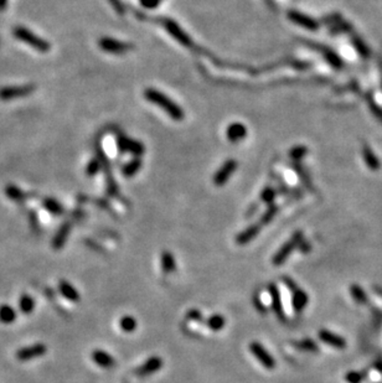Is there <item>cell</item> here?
Instances as JSON below:
<instances>
[{"instance_id":"6da1fadb","label":"cell","mask_w":382,"mask_h":383,"mask_svg":"<svg viewBox=\"0 0 382 383\" xmlns=\"http://www.w3.org/2000/svg\"><path fill=\"white\" fill-rule=\"evenodd\" d=\"M144 97H146L147 101H149L151 103L156 104V106L160 107L163 111H165L166 115H169V117L173 118L174 120H183L184 119V113L183 109L178 106L174 101H171L168 96H165L161 92L156 91V89L148 88L144 91Z\"/></svg>"},{"instance_id":"7a4b0ae2","label":"cell","mask_w":382,"mask_h":383,"mask_svg":"<svg viewBox=\"0 0 382 383\" xmlns=\"http://www.w3.org/2000/svg\"><path fill=\"white\" fill-rule=\"evenodd\" d=\"M13 35L18 38L21 42L26 43V45L31 46L33 48H35L38 52H49L51 45H50L49 41H46L45 38H40L36 34H34L33 31L29 30L28 28H24V26H16L13 30Z\"/></svg>"},{"instance_id":"3957f363","label":"cell","mask_w":382,"mask_h":383,"mask_svg":"<svg viewBox=\"0 0 382 383\" xmlns=\"http://www.w3.org/2000/svg\"><path fill=\"white\" fill-rule=\"evenodd\" d=\"M302 241H303V232H296L288 241L285 242V243L275 252V254L272 258V263L274 264V266H280V264L284 263V262L288 259V257L291 256L292 252L298 248L299 244L302 243Z\"/></svg>"},{"instance_id":"277c9868","label":"cell","mask_w":382,"mask_h":383,"mask_svg":"<svg viewBox=\"0 0 382 383\" xmlns=\"http://www.w3.org/2000/svg\"><path fill=\"white\" fill-rule=\"evenodd\" d=\"M35 84H23V86H8L0 88V101L8 102L13 99L26 97L35 91Z\"/></svg>"},{"instance_id":"5b68a950","label":"cell","mask_w":382,"mask_h":383,"mask_svg":"<svg viewBox=\"0 0 382 383\" xmlns=\"http://www.w3.org/2000/svg\"><path fill=\"white\" fill-rule=\"evenodd\" d=\"M98 45H100L101 50L108 53H113V55H122V53L128 52L133 48L130 43L118 41L112 38H101L98 41Z\"/></svg>"},{"instance_id":"8992f818","label":"cell","mask_w":382,"mask_h":383,"mask_svg":"<svg viewBox=\"0 0 382 383\" xmlns=\"http://www.w3.org/2000/svg\"><path fill=\"white\" fill-rule=\"evenodd\" d=\"M47 352V346L45 344H34V345L26 346V347L20 348L16 352V358L21 362H28V361L35 360V358L42 357Z\"/></svg>"},{"instance_id":"52a82bcc","label":"cell","mask_w":382,"mask_h":383,"mask_svg":"<svg viewBox=\"0 0 382 383\" xmlns=\"http://www.w3.org/2000/svg\"><path fill=\"white\" fill-rule=\"evenodd\" d=\"M250 351L252 355L260 361L261 365L266 367L267 370H273L275 367V360L269 352L265 348V346L260 343H251L250 344Z\"/></svg>"},{"instance_id":"ba28073f","label":"cell","mask_w":382,"mask_h":383,"mask_svg":"<svg viewBox=\"0 0 382 383\" xmlns=\"http://www.w3.org/2000/svg\"><path fill=\"white\" fill-rule=\"evenodd\" d=\"M117 147L120 153H130V154L135 155V156H140L144 154L146 149L142 143L138 140H133L127 138L125 135H120L117 139Z\"/></svg>"},{"instance_id":"9c48e42d","label":"cell","mask_w":382,"mask_h":383,"mask_svg":"<svg viewBox=\"0 0 382 383\" xmlns=\"http://www.w3.org/2000/svg\"><path fill=\"white\" fill-rule=\"evenodd\" d=\"M164 28H165V30L168 31V33L170 34V35L173 36V38H175V40L178 41L179 43L186 46V47H190V46H192V41H191L190 36H189L188 34H186L185 31H184L183 29H181L180 26H179L178 24L175 23V21L165 20L164 21Z\"/></svg>"},{"instance_id":"30bf717a","label":"cell","mask_w":382,"mask_h":383,"mask_svg":"<svg viewBox=\"0 0 382 383\" xmlns=\"http://www.w3.org/2000/svg\"><path fill=\"white\" fill-rule=\"evenodd\" d=\"M288 19L292 23L297 24L299 26H303L304 29L309 31H316L319 29V23L315 19L310 18V16L306 15L303 13H299L297 10L288 11Z\"/></svg>"},{"instance_id":"8fae6325","label":"cell","mask_w":382,"mask_h":383,"mask_svg":"<svg viewBox=\"0 0 382 383\" xmlns=\"http://www.w3.org/2000/svg\"><path fill=\"white\" fill-rule=\"evenodd\" d=\"M237 169V161L233 159H229L225 162L224 165L217 170V173L214 176V183L215 185L222 186L229 181V176L236 171Z\"/></svg>"},{"instance_id":"7c38bea8","label":"cell","mask_w":382,"mask_h":383,"mask_svg":"<svg viewBox=\"0 0 382 383\" xmlns=\"http://www.w3.org/2000/svg\"><path fill=\"white\" fill-rule=\"evenodd\" d=\"M161 367H163V360L158 356H152L142 366H139L134 372L138 377H146V376L152 375V373L158 372Z\"/></svg>"},{"instance_id":"4fadbf2b","label":"cell","mask_w":382,"mask_h":383,"mask_svg":"<svg viewBox=\"0 0 382 383\" xmlns=\"http://www.w3.org/2000/svg\"><path fill=\"white\" fill-rule=\"evenodd\" d=\"M268 293H269L270 302H272V310L280 321H285V312L284 309H283L282 297H280V293L278 290L277 285L273 284V283L268 285Z\"/></svg>"},{"instance_id":"5bb4252c","label":"cell","mask_w":382,"mask_h":383,"mask_svg":"<svg viewBox=\"0 0 382 383\" xmlns=\"http://www.w3.org/2000/svg\"><path fill=\"white\" fill-rule=\"evenodd\" d=\"M318 336L324 344H326V345L331 346V347H334V348H338V350H344V348L346 347V340H345L343 336L338 335V334H335V333H331V331H329V330H325V329H323V330L319 331Z\"/></svg>"},{"instance_id":"9a60e30c","label":"cell","mask_w":382,"mask_h":383,"mask_svg":"<svg viewBox=\"0 0 382 383\" xmlns=\"http://www.w3.org/2000/svg\"><path fill=\"white\" fill-rule=\"evenodd\" d=\"M71 224L70 222H65L60 226V229L57 230V232L55 233L54 238H52L51 246L55 251H60L61 248H64L65 243L67 242V238L70 236V232H71Z\"/></svg>"},{"instance_id":"2e32d148","label":"cell","mask_w":382,"mask_h":383,"mask_svg":"<svg viewBox=\"0 0 382 383\" xmlns=\"http://www.w3.org/2000/svg\"><path fill=\"white\" fill-rule=\"evenodd\" d=\"M310 46L315 47V50H318L319 52L323 55L324 59H325V61L328 62L330 66H333L334 69H337V70L342 69L343 61H342V59L338 56L337 52H334L331 48L326 47V46H320V45H316V43H310Z\"/></svg>"},{"instance_id":"e0dca14e","label":"cell","mask_w":382,"mask_h":383,"mask_svg":"<svg viewBox=\"0 0 382 383\" xmlns=\"http://www.w3.org/2000/svg\"><path fill=\"white\" fill-rule=\"evenodd\" d=\"M91 358L96 365L102 368H112L115 365V357L105 350H94L91 353Z\"/></svg>"},{"instance_id":"ac0fdd59","label":"cell","mask_w":382,"mask_h":383,"mask_svg":"<svg viewBox=\"0 0 382 383\" xmlns=\"http://www.w3.org/2000/svg\"><path fill=\"white\" fill-rule=\"evenodd\" d=\"M246 135H247V128L242 123H232L227 128L226 137L231 143L240 142V140L245 139Z\"/></svg>"},{"instance_id":"d6986e66","label":"cell","mask_w":382,"mask_h":383,"mask_svg":"<svg viewBox=\"0 0 382 383\" xmlns=\"http://www.w3.org/2000/svg\"><path fill=\"white\" fill-rule=\"evenodd\" d=\"M59 293L61 294V297H64L65 299H67L69 302L78 303L79 299H81V295H79L78 290H77L71 283L67 282V280H60Z\"/></svg>"},{"instance_id":"ffe728a7","label":"cell","mask_w":382,"mask_h":383,"mask_svg":"<svg viewBox=\"0 0 382 383\" xmlns=\"http://www.w3.org/2000/svg\"><path fill=\"white\" fill-rule=\"evenodd\" d=\"M261 231V224H255L251 225L250 227L242 231L241 233L237 234L236 242L237 244H247L248 242H251L252 239H255L257 237V234Z\"/></svg>"},{"instance_id":"44dd1931","label":"cell","mask_w":382,"mask_h":383,"mask_svg":"<svg viewBox=\"0 0 382 383\" xmlns=\"http://www.w3.org/2000/svg\"><path fill=\"white\" fill-rule=\"evenodd\" d=\"M309 298L304 290L298 289L293 293V297H292V304H293V309L297 312H302L306 306L308 305Z\"/></svg>"},{"instance_id":"7402d4cb","label":"cell","mask_w":382,"mask_h":383,"mask_svg":"<svg viewBox=\"0 0 382 383\" xmlns=\"http://www.w3.org/2000/svg\"><path fill=\"white\" fill-rule=\"evenodd\" d=\"M42 206L47 212H50L51 215L55 216H60L65 212V207L61 205V202L55 198L51 197H46L42 200Z\"/></svg>"},{"instance_id":"603a6c76","label":"cell","mask_w":382,"mask_h":383,"mask_svg":"<svg viewBox=\"0 0 382 383\" xmlns=\"http://www.w3.org/2000/svg\"><path fill=\"white\" fill-rule=\"evenodd\" d=\"M16 320V310L9 304L0 305V322L3 324H13Z\"/></svg>"},{"instance_id":"cb8c5ba5","label":"cell","mask_w":382,"mask_h":383,"mask_svg":"<svg viewBox=\"0 0 382 383\" xmlns=\"http://www.w3.org/2000/svg\"><path fill=\"white\" fill-rule=\"evenodd\" d=\"M36 302L30 294H23L19 299V310H20L23 314H31V312L35 310Z\"/></svg>"},{"instance_id":"d4e9b609","label":"cell","mask_w":382,"mask_h":383,"mask_svg":"<svg viewBox=\"0 0 382 383\" xmlns=\"http://www.w3.org/2000/svg\"><path fill=\"white\" fill-rule=\"evenodd\" d=\"M161 269L164 270V273L169 274V273H173V271L176 270V262L175 258H174L173 254L170 252L165 251L161 253Z\"/></svg>"},{"instance_id":"484cf974","label":"cell","mask_w":382,"mask_h":383,"mask_svg":"<svg viewBox=\"0 0 382 383\" xmlns=\"http://www.w3.org/2000/svg\"><path fill=\"white\" fill-rule=\"evenodd\" d=\"M142 168V160L139 157H135V159L130 160L129 162H127L122 169V174L125 178H130V176L135 175L138 171Z\"/></svg>"},{"instance_id":"4316f807","label":"cell","mask_w":382,"mask_h":383,"mask_svg":"<svg viewBox=\"0 0 382 383\" xmlns=\"http://www.w3.org/2000/svg\"><path fill=\"white\" fill-rule=\"evenodd\" d=\"M137 326H138L137 320H135L133 316H130V315H125V316L120 317L119 327H120V330L124 331V333L127 334L133 333V331H135Z\"/></svg>"},{"instance_id":"83f0119b","label":"cell","mask_w":382,"mask_h":383,"mask_svg":"<svg viewBox=\"0 0 382 383\" xmlns=\"http://www.w3.org/2000/svg\"><path fill=\"white\" fill-rule=\"evenodd\" d=\"M5 193L11 201H15V202H23L26 198V195L24 191H21L18 186L15 185H8L5 189Z\"/></svg>"},{"instance_id":"f1b7e54d","label":"cell","mask_w":382,"mask_h":383,"mask_svg":"<svg viewBox=\"0 0 382 383\" xmlns=\"http://www.w3.org/2000/svg\"><path fill=\"white\" fill-rule=\"evenodd\" d=\"M362 154H364L365 162L367 164L369 169H371V170H377V169L380 168V161L377 160L376 155L372 153V150L370 149L369 147H364V149H362Z\"/></svg>"},{"instance_id":"f546056e","label":"cell","mask_w":382,"mask_h":383,"mask_svg":"<svg viewBox=\"0 0 382 383\" xmlns=\"http://www.w3.org/2000/svg\"><path fill=\"white\" fill-rule=\"evenodd\" d=\"M225 324H226V320H225V317L220 314L212 315V316H210L209 320L206 321L207 327L211 329L212 331L222 330V329L225 327Z\"/></svg>"},{"instance_id":"4dcf8cb0","label":"cell","mask_w":382,"mask_h":383,"mask_svg":"<svg viewBox=\"0 0 382 383\" xmlns=\"http://www.w3.org/2000/svg\"><path fill=\"white\" fill-rule=\"evenodd\" d=\"M350 294H351L352 299H354L357 304H366L367 303V294L360 285L352 284L351 287H350Z\"/></svg>"},{"instance_id":"1f68e13d","label":"cell","mask_w":382,"mask_h":383,"mask_svg":"<svg viewBox=\"0 0 382 383\" xmlns=\"http://www.w3.org/2000/svg\"><path fill=\"white\" fill-rule=\"evenodd\" d=\"M294 347L298 348L301 351H306V352H318L319 347L313 340L310 339H304V340L297 341V343L293 344Z\"/></svg>"},{"instance_id":"d6a6232c","label":"cell","mask_w":382,"mask_h":383,"mask_svg":"<svg viewBox=\"0 0 382 383\" xmlns=\"http://www.w3.org/2000/svg\"><path fill=\"white\" fill-rule=\"evenodd\" d=\"M277 212H278V206L273 205V203L272 205H269V207L266 210V212L263 213V216L261 217L260 224L261 225H268L270 221H272L273 218H274V216L277 215Z\"/></svg>"},{"instance_id":"836d02e7","label":"cell","mask_w":382,"mask_h":383,"mask_svg":"<svg viewBox=\"0 0 382 383\" xmlns=\"http://www.w3.org/2000/svg\"><path fill=\"white\" fill-rule=\"evenodd\" d=\"M101 168H102V164L98 159H92L91 161L88 162V165L86 168V174L88 176H94L97 175L100 173Z\"/></svg>"},{"instance_id":"e575fe53","label":"cell","mask_w":382,"mask_h":383,"mask_svg":"<svg viewBox=\"0 0 382 383\" xmlns=\"http://www.w3.org/2000/svg\"><path fill=\"white\" fill-rule=\"evenodd\" d=\"M306 154H308V149H306V147H304V145L294 147L293 149L289 152V156L293 160H302Z\"/></svg>"},{"instance_id":"d590c367","label":"cell","mask_w":382,"mask_h":383,"mask_svg":"<svg viewBox=\"0 0 382 383\" xmlns=\"http://www.w3.org/2000/svg\"><path fill=\"white\" fill-rule=\"evenodd\" d=\"M275 195H277V192H275L274 189L268 186V188H266L265 190L261 192V200H262L263 202L268 203V205H272L275 198Z\"/></svg>"},{"instance_id":"8d00e7d4","label":"cell","mask_w":382,"mask_h":383,"mask_svg":"<svg viewBox=\"0 0 382 383\" xmlns=\"http://www.w3.org/2000/svg\"><path fill=\"white\" fill-rule=\"evenodd\" d=\"M352 43H354V46H355V47H356L357 52H359L360 55H361V56H364V57L369 56V55H370L369 47H367V46L365 45L364 42H362L361 38H356V36H355V38H352Z\"/></svg>"},{"instance_id":"74e56055","label":"cell","mask_w":382,"mask_h":383,"mask_svg":"<svg viewBox=\"0 0 382 383\" xmlns=\"http://www.w3.org/2000/svg\"><path fill=\"white\" fill-rule=\"evenodd\" d=\"M345 380L349 383H361L365 380V373L352 371V372H349L345 376Z\"/></svg>"},{"instance_id":"f35d334b","label":"cell","mask_w":382,"mask_h":383,"mask_svg":"<svg viewBox=\"0 0 382 383\" xmlns=\"http://www.w3.org/2000/svg\"><path fill=\"white\" fill-rule=\"evenodd\" d=\"M107 1L111 4V6L115 9V11L118 15H123V14L125 13L124 4H123L120 0H107Z\"/></svg>"},{"instance_id":"ab89813d","label":"cell","mask_w":382,"mask_h":383,"mask_svg":"<svg viewBox=\"0 0 382 383\" xmlns=\"http://www.w3.org/2000/svg\"><path fill=\"white\" fill-rule=\"evenodd\" d=\"M186 317H188L189 320H192V321H196V322H202V321H204V317H202V314L197 309L190 310V311H189L188 314H186Z\"/></svg>"},{"instance_id":"60d3db41","label":"cell","mask_w":382,"mask_h":383,"mask_svg":"<svg viewBox=\"0 0 382 383\" xmlns=\"http://www.w3.org/2000/svg\"><path fill=\"white\" fill-rule=\"evenodd\" d=\"M140 5L146 9H155L159 5L160 0H139Z\"/></svg>"},{"instance_id":"b9f144b4","label":"cell","mask_w":382,"mask_h":383,"mask_svg":"<svg viewBox=\"0 0 382 383\" xmlns=\"http://www.w3.org/2000/svg\"><path fill=\"white\" fill-rule=\"evenodd\" d=\"M283 282H284V284L287 285V287H288V289L291 290L292 293H294V292H296V290L299 289L298 285H297V283L294 282L293 279H291V278L283 277Z\"/></svg>"},{"instance_id":"7bdbcfd3","label":"cell","mask_w":382,"mask_h":383,"mask_svg":"<svg viewBox=\"0 0 382 383\" xmlns=\"http://www.w3.org/2000/svg\"><path fill=\"white\" fill-rule=\"evenodd\" d=\"M253 303H255L256 307H257V309L260 310L261 312H263V314H265V312H267V310H266V307L263 306V304H262V303L260 302V298H257V297H256V298H255V300H253Z\"/></svg>"},{"instance_id":"ee69618b","label":"cell","mask_w":382,"mask_h":383,"mask_svg":"<svg viewBox=\"0 0 382 383\" xmlns=\"http://www.w3.org/2000/svg\"><path fill=\"white\" fill-rule=\"evenodd\" d=\"M8 6V0H0V11H4Z\"/></svg>"},{"instance_id":"f6af8a7d","label":"cell","mask_w":382,"mask_h":383,"mask_svg":"<svg viewBox=\"0 0 382 383\" xmlns=\"http://www.w3.org/2000/svg\"><path fill=\"white\" fill-rule=\"evenodd\" d=\"M375 367H376L379 371H382V362H376L375 363Z\"/></svg>"},{"instance_id":"bcb514c9","label":"cell","mask_w":382,"mask_h":383,"mask_svg":"<svg viewBox=\"0 0 382 383\" xmlns=\"http://www.w3.org/2000/svg\"><path fill=\"white\" fill-rule=\"evenodd\" d=\"M375 292H376L377 294H379V295H381V297H382V289H380V288L375 287Z\"/></svg>"}]
</instances>
